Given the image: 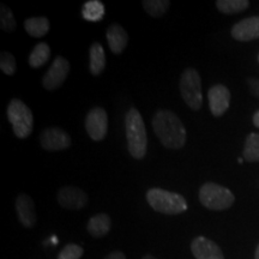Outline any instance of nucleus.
Segmentation results:
<instances>
[{
	"mask_svg": "<svg viewBox=\"0 0 259 259\" xmlns=\"http://www.w3.org/2000/svg\"><path fill=\"white\" fill-rule=\"evenodd\" d=\"M154 132L167 149H181L186 143L185 126L173 112L160 109L153 118Z\"/></svg>",
	"mask_w": 259,
	"mask_h": 259,
	"instance_id": "1",
	"label": "nucleus"
},
{
	"mask_svg": "<svg viewBox=\"0 0 259 259\" xmlns=\"http://www.w3.org/2000/svg\"><path fill=\"white\" fill-rule=\"evenodd\" d=\"M125 130L130 154L137 160L144 158L148 149L147 128L141 113L136 108H131L126 113Z\"/></svg>",
	"mask_w": 259,
	"mask_h": 259,
	"instance_id": "2",
	"label": "nucleus"
},
{
	"mask_svg": "<svg viewBox=\"0 0 259 259\" xmlns=\"http://www.w3.org/2000/svg\"><path fill=\"white\" fill-rule=\"evenodd\" d=\"M147 200L155 211L164 215H178L187 210V203L181 194L157 187L148 191Z\"/></svg>",
	"mask_w": 259,
	"mask_h": 259,
	"instance_id": "3",
	"label": "nucleus"
},
{
	"mask_svg": "<svg viewBox=\"0 0 259 259\" xmlns=\"http://www.w3.org/2000/svg\"><path fill=\"white\" fill-rule=\"evenodd\" d=\"M199 200L203 206L210 210H226L234 204L235 197L227 187L215 183H206L199 190Z\"/></svg>",
	"mask_w": 259,
	"mask_h": 259,
	"instance_id": "4",
	"label": "nucleus"
},
{
	"mask_svg": "<svg viewBox=\"0 0 259 259\" xmlns=\"http://www.w3.org/2000/svg\"><path fill=\"white\" fill-rule=\"evenodd\" d=\"M8 118L18 138L24 139L30 136L34 127V116L30 108L23 101L14 99L9 103Z\"/></svg>",
	"mask_w": 259,
	"mask_h": 259,
	"instance_id": "5",
	"label": "nucleus"
},
{
	"mask_svg": "<svg viewBox=\"0 0 259 259\" xmlns=\"http://www.w3.org/2000/svg\"><path fill=\"white\" fill-rule=\"evenodd\" d=\"M180 93L184 101L193 111H199L203 105L202 80L194 69H186L180 77Z\"/></svg>",
	"mask_w": 259,
	"mask_h": 259,
	"instance_id": "6",
	"label": "nucleus"
},
{
	"mask_svg": "<svg viewBox=\"0 0 259 259\" xmlns=\"http://www.w3.org/2000/svg\"><path fill=\"white\" fill-rule=\"evenodd\" d=\"M71 70V65L69 60L65 59L63 57H57L54 59L53 64L51 65V67L48 69L46 74L44 76L42 79V84H44V88L46 90H56L59 87L63 85V83L66 80L67 76H69Z\"/></svg>",
	"mask_w": 259,
	"mask_h": 259,
	"instance_id": "7",
	"label": "nucleus"
},
{
	"mask_svg": "<svg viewBox=\"0 0 259 259\" xmlns=\"http://www.w3.org/2000/svg\"><path fill=\"white\" fill-rule=\"evenodd\" d=\"M85 130L93 141L100 142L106 137L108 131V116L101 107L90 109L85 118Z\"/></svg>",
	"mask_w": 259,
	"mask_h": 259,
	"instance_id": "8",
	"label": "nucleus"
},
{
	"mask_svg": "<svg viewBox=\"0 0 259 259\" xmlns=\"http://www.w3.org/2000/svg\"><path fill=\"white\" fill-rule=\"evenodd\" d=\"M40 144L47 151L66 150L71 147V137L64 130L48 127L41 132Z\"/></svg>",
	"mask_w": 259,
	"mask_h": 259,
	"instance_id": "9",
	"label": "nucleus"
},
{
	"mask_svg": "<svg viewBox=\"0 0 259 259\" xmlns=\"http://www.w3.org/2000/svg\"><path fill=\"white\" fill-rule=\"evenodd\" d=\"M58 203L65 209L79 210L88 203V194L76 186H65L58 192Z\"/></svg>",
	"mask_w": 259,
	"mask_h": 259,
	"instance_id": "10",
	"label": "nucleus"
},
{
	"mask_svg": "<svg viewBox=\"0 0 259 259\" xmlns=\"http://www.w3.org/2000/svg\"><path fill=\"white\" fill-rule=\"evenodd\" d=\"M209 107L212 115L221 116L227 112L231 103V92L223 84H216L211 87L208 93Z\"/></svg>",
	"mask_w": 259,
	"mask_h": 259,
	"instance_id": "11",
	"label": "nucleus"
},
{
	"mask_svg": "<svg viewBox=\"0 0 259 259\" xmlns=\"http://www.w3.org/2000/svg\"><path fill=\"white\" fill-rule=\"evenodd\" d=\"M191 251L196 259H225L220 246L205 236L194 238Z\"/></svg>",
	"mask_w": 259,
	"mask_h": 259,
	"instance_id": "12",
	"label": "nucleus"
},
{
	"mask_svg": "<svg viewBox=\"0 0 259 259\" xmlns=\"http://www.w3.org/2000/svg\"><path fill=\"white\" fill-rule=\"evenodd\" d=\"M232 36L236 41L248 42L259 38V17H247L241 19L232 28Z\"/></svg>",
	"mask_w": 259,
	"mask_h": 259,
	"instance_id": "13",
	"label": "nucleus"
},
{
	"mask_svg": "<svg viewBox=\"0 0 259 259\" xmlns=\"http://www.w3.org/2000/svg\"><path fill=\"white\" fill-rule=\"evenodd\" d=\"M16 211L19 222L27 228H31L36 223V211H35V204L28 194H19L16 199Z\"/></svg>",
	"mask_w": 259,
	"mask_h": 259,
	"instance_id": "14",
	"label": "nucleus"
},
{
	"mask_svg": "<svg viewBox=\"0 0 259 259\" xmlns=\"http://www.w3.org/2000/svg\"><path fill=\"white\" fill-rule=\"evenodd\" d=\"M108 46L114 54H120L127 46L128 35L120 24H111L106 32Z\"/></svg>",
	"mask_w": 259,
	"mask_h": 259,
	"instance_id": "15",
	"label": "nucleus"
},
{
	"mask_svg": "<svg viewBox=\"0 0 259 259\" xmlns=\"http://www.w3.org/2000/svg\"><path fill=\"white\" fill-rule=\"evenodd\" d=\"M112 221L107 213H97L88 221L87 229L94 238H103L111 231Z\"/></svg>",
	"mask_w": 259,
	"mask_h": 259,
	"instance_id": "16",
	"label": "nucleus"
},
{
	"mask_svg": "<svg viewBox=\"0 0 259 259\" xmlns=\"http://www.w3.org/2000/svg\"><path fill=\"white\" fill-rule=\"evenodd\" d=\"M106 67L105 50L99 42H94L90 47V63L89 69L94 76H99Z\"/></svg>",
	"mask_w": 259,
	"mask_h": 259,
	"instance_id": "17",
	"label": "nucleus"
},
{
	"mask_svg": "<svg viewBox=\"0 0 259 259\" xmlns=\"http://www.w3.org/2000/svg\"><path fill=\"white\" fill-rule=\"evenodd\" d=\"M25 31L32 37H42L50 31L51 24L46 17H30L24 22Z\"/></svg>",
	"mask_w": 259,
	"mask_h": 259,
	"instance_id": "18",
	"label": "nucleus"
},
{
	"mask_svg": "<svg viewBox=\"0 0 259 259\" xmlns=\"http://www.w3.org/2000/svg\"><path fill=\"white\" fill-rule=\"evenodd\" d=\"M51 58V47L45 42L37 44L31 51L30 56H29V65L32 69H38V67L44 66L45 64L50 60Z\"/></svg>",
	"mask_w": 259,
	"mask_h": 259,
	"instance_id": "19",
	"label": "nucleus"
},
{
	"mask_svg": "<svg viewBox=\"0 0 259 259\" xmlns=\"http://www.w3.org/2000/svg\"><path fill=\"white\" fill-rule=\"evenodd\" d=\"M82 15L87 21L99 22L105 16V6L99 0H90L84 4Z\"/></svg>",
	"mask_w": 259,
	"mask_h": 259,
	"instance_id": "20",
	"label": "nucleus"
},
{
	"mask_svg": "<svg viewBox=\"0 0 259 259\" xmlns=\"http://www.w3.org/2000/svg\"><path fill=\"white\" fill-rule=\"evenodd\" d=\"M248 6H250L248 0H219L216 2V8L225 15L239 14L247 10Z\"/></svg>",
	"mask_w": 259,
	"mask_h": 259,
	"instance_id": "21",
	"label": "nucleus"
},
{
	"mask_svg": "<svg viewBox=\"0 0 259 259\" xmlns=\"http://www.w3.org/2000/svg\"><path fill=\"white\" fill-rule=\"evenodd\" d=\"M244 158L247 162H259V134H250L244 145Z\"/></svg>",
	"mask_w": 259,
	"mask_h": 259,
	"instance_id": "22",
	"label": "nucleus"
},
{
	"mask_svg": "<svg viewBox=\"0 0 259 259\" xmlns=\"http://www.w3.org/2000/svg\"><path fill=\"white\" fill-rule=\"evenodd\" d=\"M143 8L151 17H162L168 11L170 6V2L168 0H144Z\"/></svg>",
	"mask_w": 259,
	"mask_h": 259,
	"instance_id": "23",
	"label": "nucleus"
},
{
	"mask_svg": "<svg viewBox=\"0 0 259 259\" xmlns=\"http://www.w3.org/2000/svg\"><path fill=\"white\" fill-rule=\"evenodd\" d=\"M0 27L5 32L15 31L17 23H16L15 16L11 9L6 5L0 6Z\"/></svg>",
	"mask_w": 259,
	"mask_h": 259,
	"instance_id": "24",
	"label": "nucleus"
},
{
	"mask_svg": "<svg viewBox=\"0 0 259 259\" xmlns=\"http://www.w3.org/2000/svg\"><path fill=\"white\" fill-rule=\"evenodd\" d=\"M0 69L8 76H14L16 72V59L9 52L0 54Z\"/></svg>",
	"mask_w": 259,
	"mask_h": 259,
	"instance_id": "25",
	"label": "nucleus"
},
{
	"mask_svg": "<svg viewBox=\"0 0 259 259\" xmlns=\"http://www.w3.org/2000/svg\"><path fill=\"white\" fill-rule=\"evenodd\" d=\"M84 253V250L79 245L69 244L60 251L58 259H80Z\"/></svg>",
	"mask_w": 259,
	"mask_h": 259,
	"instance_id": "26",
	"label": "nucleus"
},
{
	"mask_svg": "<svg viewBox=\"0 0 259 259\" xmlns=\"http://www.w3.org/2000/svg\"><path fill=\"white\" fill-rule=\"evenodd\" d=\"M247 83H248V87H250L252 94L257 97H259V79L250 78L247 80Z\"/></svg>",
	"mask_w": 259,
	"mask_h": 259,
	"instance_id": "27",
	"label": "nucleus"
},
{
	"mask_svg": "<svg viewBox=\"0 0 259 259\" xmlns=\"http://www.w3.org/2000/svg\"><path fill=\"white\" fill-rule=\"evenodd\" d=\"M105 259H126L125 254L120 251H114L112 253H109Z\"/></svg>",
	"mask_w": 259,
	"mask_h": 259,
	"instance_id": "28",
	"label": "nucleus"
},
{
	"mask_svg": "<svg viewBox=\"0 0 259 259\" xmlns=\"http://www.w3.org/2000/svg\"><path fill=\"white\" fill-rule=\"evenodd\" d=\"M253 124H254L255 127L259 128V111L254 113V115H253Z\"/></svg>",
	"mask_w": 259,
	"mask_h": 259,
	"instance_id": "29",
	"label": "nucleus"
},
{
	"mask_svg": "<svg viewBox=\"0 0 259 259\" xmlns=\"http://www.w3.org/2000/svg\"><path fill=\"white\" fill-rule=\"evenodd\" d=\"M254 259H259V245L255 248V253H254Z\"/></svg>",
	"mask_w": 259,
	"mask_h": 259,
	"instance_id": "30",
	"label": "nucleus"
},
{
	"mask_svg": "<svg viewBox=\"0 0 259 259\" xmlns=\"http://www.w3.org/2000/svg\"><path fill=\"white\" fill-rule=\"evenodd\" d=\"M142 259H156V258H155L154 255H151V254H145Z\"/></svg>",
	"mask_w": 259,
	"mask_h": 259,
	"instance_id": "31",
	"label": "nucleus"
},
{
	"mask_svg": "<svg viewBox=\"0 0 259 259\" xmlns=\"http://www.w3.org/2000/svg\"><path fill=\"white\" fill-rule=\"evenodd\" d=\"M238 162H239V163H242V162H244V160H242V158H239V160H238Z\"/></svg>",
	"mask_w": 259,
	"mask_h": 259,
	"instance_id": "32",
	"label": "nucleus"
},
{
	"mask_svg": "<svg viewBox=\"0 0 259 259\" xmlns=\"http://www.w3.org/2000/svg\"><path fill=\"white\" fill-rule=\"evenodd\" d=\"M258 61H259V56H258Z\"/></svg>",
	"mask_w": 259,
	"mask_h": 259,
	"instance_id": "33",
	"label": "nucleus"
}]
</instances>
